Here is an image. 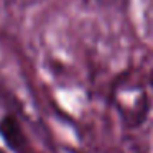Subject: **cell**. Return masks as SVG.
Wrapping results in <instances>:
<instances>
[{
    "label": "cell",
    "instance_id": "6da1fadb",
    "mask_svg": "<svg viewBox=\"0 0 153 153\" xmlns=\"http://www.w3.org/2000/svg\"><path fill=\"white\" fill-rule=\"evenodd\" d=\"M117 107L130 125H140L150 110V96L138 82H123L115 91Z\"/></svg>",
    "mask_w": 153,
    "mask_h": 153
},
{
    "label": "cell",
    "instance_id": "7a4b0ae2",
    "mask_svg": "<svg viewBox=\"0 0 153 153\" xmlns=\"http://www.w3.org/2000/svg\"><path fill=\"white\" fill-rule=\"evenodd\" d=\"M0 138L4 140V143L12 152L30 153L27 135H25L18 119L10 115V114H7V115H4L0 119Z\"/></svg>",
    "mask_w": 153,
    "mask_h": 153
},
{
    "label": "cell",
    "instance_id": "3957f363",
    "mask_svg": "<svg viewBox=\"0 0 153 153\" xmlns=\"http://www.w3.org/2000/svg\"><path fill=\"white\" fill-rule=\"evenodd\" d=\"M86 5H92L97 8H112L117 5L123 4V0H82Z\"/></svg>",
    "mask_w": 153,
    "mask_h": 153
},
{
    "label": "cell",
    "instance_id": "277c9868",
    "mask_svg": "<svg viewBox=\"0 0 153 153\" xmlns=\"http://www.w3.org/2000/svg\"><path fill=\"white\" fill-rule=\"evenodd\" d=\"M15 2H22V4H28V2H33V0H15Z\"/></svg>",
    "mask_w": 153,
    "mask_h": 153
}]
</instances>
